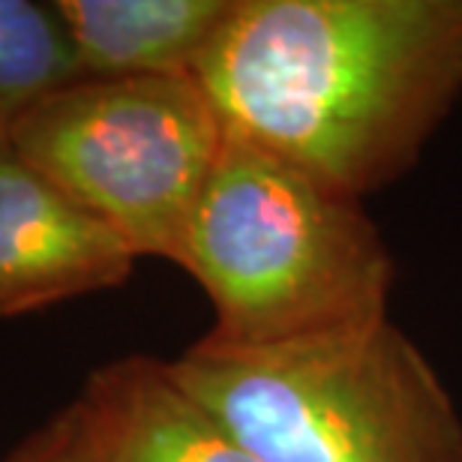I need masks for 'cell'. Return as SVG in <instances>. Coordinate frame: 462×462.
Masks as SVG:
<instances>
[{"label":"cell","mask_w":462,"mask_h":462,"mask_svg":"<svg viewBox=\"0 0 462 462\" xmlns=\"http://www.w3.org/2000/svg\"><path fill=\"white\" fill-rule=\"evenodd\" d=\"M4 462H88V432L79 400H72L49 423H42Z\"/></svg>","instance_id":"9c48e42d"},{"label":"cell","mask_w":462,"mask_h":462,"mask_svg":"<svg viewBox=\"0 0 462 462\" xmlns=\"http://www.w3.org/2000/svg\"><path fill=\"white\" fill-rule=\"evenodd\" d=\"M135 253L0 144V319L115 289Z\"/></svg>","instance_id":"5b68a950"},{"label":"cell","mask_w":462,"mask_h":462,"mask_svg":"<svg viewBox=\"0 0 462 462\" xmlns=\"http://www.w3.org/2000/svg\"><path fill=\"white\" fill-rule=\"evenodd\" d=\"M79 79L67 31L51 4L0 0V144L36 99Z\"/></svg>","instance_id":"ba28073f"},{"label":"cell","mask_w":462,"mask_h":462,"mask_svg":"<svg viewBox=\"0 0 462 462\" xmlns=\"http://www.w3.org/2000/svg\"><path fill=\"white\" fill-rule=\"evenodd\" d=\"M192 76L228 135L364 201L462 94V0H235Z\"/></svg>","instance_id":"6da1fadb"},{"label":"cell","mask_w":462,"mask_h":462,"mask_svg":"<svg viewBox=\"0 0 462 462\" xmlns=\"http://www.w3.org/2000/svg\"><path fill=\"white\" fill-rule=\"evenodd\" d=\"M165 373L258 462H462V418L393 325L271 346L201 337Z\"/></svg>","instance_id":"3957f363"},{"label":"cell","mask_w":462,"mask_h":462,"mask_svg":"<svg viewBox=\"0 0 462 462\" xmlns=\"http://www.w3.org/2000/svg\"><path fill=\"white\" fill-rule=\"evenodd\" d=\"M76 400L88 462H258L171 382L162 360H115Z\"/></svg>","instance_id":"8992f818"},{"label":"cell","mask_w":462,"mask_h":462,"mask_svg":"<svg viewBox=\"0 0 462 462\" xmlns=\"http://www.w3.org/2000/svg\"><path fill=\"white\" fill-rule=\"evenodd\" d=\"M6 144L135 258L174 262L226 126L196 76L76 79L24 108Z\"/></svg>","instance_id":"277c9868"},{"label":"cell","mask_w":462,"mask_h":462,"mask_svg":"<svg viewBox=\"0 0 462 462\" xmlns=\"http://www.w3.org/2000/svg\"><path fill=\"white\" fill-rule=\"evenodd\" d=\"M79 79L192 76L235 0H54Z\"/></svg>","instance_id":"52a82bcc"},{"label":"cell","mask_w":462,"mask_h":462,"mask_svg":"<svg viewBox=\"0 0 462 462\" xmlns=\"http://www.w3.org/2000/svg\"><path fill=\"white\" fill-rule=\"evenodd\" d=\"M174 264L214 307L208 339L271 346L391 319L393 258L360 199L226 133Z\"/></svg>","instance_id":"7a4b0ae2"}]
</instances>
